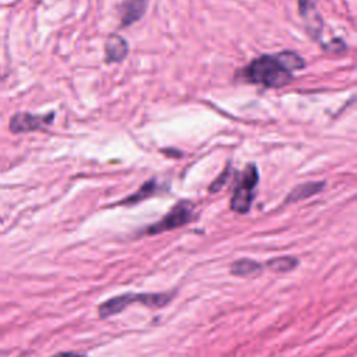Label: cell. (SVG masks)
<instances>
[{"label":"cell","instance_id":"cell-10","mask_svg":"<svg viewBox=\"0 0 357 357\" xmlns=\"http://www.w3.org/2000/svg\"><path fill=\"white\" fill-rule=\"evenodd\" d=\"M297 265H298V259L294 258V257H289V255L276 257V258H272V259H269V261L266 262V266H268L272 272H276V273L290 272V271H293Z\"/></svg>","mask_w":357,"mask_h":357},{"label":"cell","instance_id":"cell-1","mask_svg":"<svg viewBox=\"0 0 357 357\" xmlns=\"http://www.w3.org/2000/svg\"><path fill=\"white\" fill-rule=\"evenodd\" d=\"M304 66V59L294 52H282L273 56L264 54L254 59L243 70V78L265 88H280L291 81L294 70H301Z\"/></svg>","mask_w":357,"mask_h":357},{"label":"cell","instance_id":"cell-7","mask_svg":"<svg viewBox=\"0 0 357 357\" xmlns=\"http://www.w3.org/2000/svg\"><path fill=\"white\" fill-rule=\"evenodd\" d=\"M148 3L149 0H123L120 7L121 26H128L137 22L145 14Z\"/></svg>","mask_w":357,"mask_h":357},{"label":"cell","instance_id":"cell-12","mask_svg":"<svg viewBox=\"0 0 357 357\" xmlns=\"http://www.w3.org/2000/svg\"><path fill=\"white\" fill-rule=\"evenodd\" d=\"M317 0H298V10H300V14L305 15L311 8L312 6L315 4Z\"/></svg>","mask_w":357,"mask_h":357},{"label":"cell","instance_id":"cell-5","mask_svg":"<svg viewBox=\"0 0 357 357\" xmlns=\"http://www.w3.org/2000/svg\"><path fill=\"white\" fill-rule=\"evenodd\" d=\"M54 113L49 114H32V113H15L10 119V131L14 134L31 132L36 130H42L53 121Z\"/></svg>","mask_w":357,"mask_h":357},{"label":"cell","instance_id":"cell-3","mask_svg":"<svg viewBox=\"0 0 357 357\" xmlns=\"http://www.w3.org/2000/svg\"><path fill=\"white\" fill-rule=\"evenodd\" d=\"M257 184H258V170L255 165L250 163L241 172L230 201V206L234 212L245 213L250 211Z\"/></svg>","mask_w":357,"mask_h":357},{"label":"cell","instance_id":"cell-2","mask_svg":"<svg viewBox=\"0 0 357 357\" xmlns=\"http://www.w3.org/2000/svg\"><path fill=\"white\" fill-rule=\"evenodd\" d=\"M172 297L173 296L169 293H126L99 304L98 314L100 318H107L110 315L121 312L132 303H141L151 308H159L166 305L172 300Z\"/></svg>","mask_w":357,"mask_h":357},{"label":"cell","instance_id":"cell-11","mask_svg":"<svg viewBox=\"0 0 357 357\" xmlns=\"http://www.w3.org/2000/svg\"><path fill=\"white\" fill-rule=\"evenodd\" d=\"M155 190H156V184H155V181H153V180L146 181V183H144V185H142L137 192L131 194L127 199H124V201H123V204H137V202H141L142 199H145V198L151 197V195L153 194V191H155Z\"/></svg>","mask_w":357,"mask_h":357},{"label":"cell","instance_id":"cell-8","mask_svg":"<svg viewBox=\"0 0 357 357\" xmlns=\"http://www.w3.org/2000/svg\"><path fill=\"white\" fill-rule=\"evenodd\" d=\"M324 188V183L322 181H312V183H304L297 185L293 191H290L286 197V204H293V202H298L303 201L305 198H310L312 195H315L317 192H319Z\"/></svg>","mask_w":357,"mask_h":357},{"label":"cell","instance_id":"cell-6","mask_svg":"<svg viewBox=\"0 0 357 357\" xmlns=\"http://www.w3.org/2000/svg\"><path fill=\"white\" fill-rule=\"evenodd\" d=\"M128 53V45L124 38L117 33L107 36L105 43V60L106 63H120Z\"/></svg>","mask_w":357,"mask_h":357},{"label":"cell","instance_id":"cell-9","mask_svg":"<svg viewBox=\"0 0 357 357\" xmlns=\"http://www.w3.org/2000/svg\"><path fill=\"white\" fill-rule=\"evenodd\" d=\"M262 271V265L250 258H241L231 264L230 272L236 276H251L258 275Z\"/></svg>","mask_w":357,"mask_h":357},{"label":"cell","instance_id":"cell-4","mask_svg":"<svg viewBox=\"0 0 357 357\" xmlns=\"http://www.w3.org/2000/svg\"><path fill=\"white\" fill-rule=\"evenodd\" d=\"M192 218V206L187 201L177 202L159 222L153 223L148 227L146 233L158 234L166 230H173L187 225Z\"/></svg>","mask_w":357,"mask_h":357},{"label":"cell","instance_id":"cell-13","mask_svg":"<svg viewBox=\"0 0 357 357\" xmlns=\"http://www.w3.org/2000/svg\"><path fill=\"white\" fill-rule=\"evenodd\" d=\"M52 357H85V356L78 354V353H59V354H54Z\"/></svg>","mask_w":357,"mask_h":357}]
</instances>
